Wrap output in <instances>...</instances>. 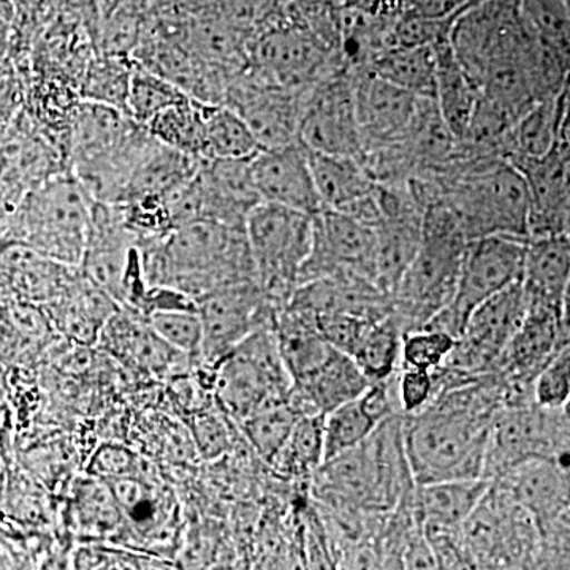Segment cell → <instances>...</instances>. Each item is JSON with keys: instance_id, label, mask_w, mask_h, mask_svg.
I'll return each instance as SVG.
<instances>
[{"instance_id": "obj_1", "label": "cell", "mask_w": 570, "mask_h": 570, "mask_svg": "<svg viewBox=\"0 0 570 570\" xmlns=\"http://www.w3.org/2000/svg\"><path fill=\"white\" fill-rule=\"evenodd\" d=\"M499 409L501 382L485 373L439 393L422 412L404 417V450L415 485L485 479L487 434Z\"/></svg>"}, {"instance_id": "obj_2", "label": "cell", "mask_w": 570, "mask_h": 570, "mask_svg": "<svg viewBox=\"0 0 570 570\" xmlns=\"http://www.w3.org/2000/svg\"><path fill=\"white\" fill-rule=\"evenodd\" d=\"M149 285L200 298L216 288L255 281L245 228L194 220L163 238L138 239Z\"/></svg>"}, {"instance_id": "obj_3", "label": "cell", "mask_w": 570, "mask_h": 570, "mask_svg": "<svg viewBox=\"0 0 570 570\" xmlns=\"http://www.w3.org/2000/svg\"><path fill=\"white\" fill-rule=\"evenodd\" d=\"M404 417L385 420L358 448L322 463L311 479L321 505L390 515L414 491L404 450Z\"/></svg>"}, {"instance_id": "obj_4", "label": "cell", "mask_w": 570, "mask_h": 570, "mask_svg": "<svg viewBox=\"0 0 570 570\" xmlns=\"http://www.w3.org/2000/svg\"><path fill=\"white\" fill-rule=\"evenodd\" d=\"M433 178L468 242L498 235L528 239L530 195L508 159H460Z\"/></svg>"}, {"instance_id": "obj_5", "label": "cell", "mask_w": 570, "mask_h": 570, "mask_svg": "<svg viewBox=\"0 0 570 570\" xmlns=\"http://www.w3.org/2000/svg\"><path fill=\"white\" fill-rule=\"evenodd\" d=\"M92 205L91 195L70 170L50 176L26 195L7 239L80 268Z\"/></svg>"}, {"instance_id": "obj_6", "label": "cell", "mask_w": 570, "mask_h": 570, "mask_svg": "<svg viewBox=\"0 0 570 570\" xmlns=\"http://www.w3.org/2000/svg\"><path fill=\"white\" fill-rule=\"evenodd\" d=\"M292 381L277 346L275 322L262 326L214 366L213 395L236 423L291 400Z\"/></svg>"}, {"instance_id": "obj_7", "label": "cell", "mask_w": 570, "mask_h": 570, "mask_svg": "<svg viewBox=\"0 0 570 570\" xmlns=\"http://www.w3.org/2000/svg\"><path fill=\"white\" fill-rule=\"evenodd\" d=\"M313 217L264 202L247 213L245 235L255 281L279 309L298 285L299 269L309 255Z\"/></svg>"}, {"instance_id": "obj_8", "label": "cell", "mask_w": 570, "mask_h": 570, "mask_svg": "<svg viewBox=\"0 0 570 570\" xmlns=\"http://www.w3.org/2000/svg\"><path fill=\"white\" fill-rule=\"evenodd\" d=\"M468 243L459 232L422 228L417 254L392 295V316L403 335L450 305Z\"/></svg>"}, {"instance_id": "obj_9", "label": "cell", "mask_w": 570, "mask_h": 570, "mask_svg": "<svg viewBox=\"0 0 570 570\" xmlns=\"http://www.w3.org/2000/svg\"><path fill=\"white\" fill-rule=\"evenodd\" d=\"M569 406L540 407L535 403L502 407L491 419L487 434V480H497L534 460L568 464Z\"/></svg>"}, {"instance_id": "obj_10", "label": "cell", "mask_w": 570, "mask_h": 570, "mask_svg": "<svg viewBox=\"0 0 570 570\" xmlns=\"http://www.w3.org/2000/svg\"><path fill=\"white\" fill-rule=\"evenodd\" d=\"M107 483L121 510L126 550L175 560L181 550L184 530L181 501L175 490L148 466Z\"/></svg>"}, {"instance_id": "obj_11", "label": "cell", "mask_w": 570, "mask_h": 570, "mask_svg": "<svg viewBox=\"0 0 570 570\" xmlns=\"http://www.w3.org/2000/svg\"><path fill=\"white\" fill-rule=\"evenodd\" d=\"M528 239L513 236H483L464 249L455 294L448 307L425 326L459 337L469 316L487 299L510 285L521 283Z\"/></svg>"}, {"instance_id": "obj_12", "label": "cell", "mask_w": 570, "mask_h": 570, "mask_svg": "<svg viewBox=\"0 0 570 570\" xmlns=\"http://www.w3.org/2000/svg\"><path fill=\"white\" fill-rule=\"evenodd\" d=\"M460 532L468 553L494 570H530L538 551L534 520L497 482L490 483Z\"/></svg>"}, {"instance_id": "obj_13", "label": "cell", "mask_w": 570, "mask_h": 570, "mask_svg": "<svg viewBox=\"0 0 570 570\" xmlns=\"http://www.w3.org/2000/svg\"><path fill=\"white\" fill-rule=\"evenodd\" d=\"M298 141L309 153L360 160L363 141L356 122L354 78L348 67H337L303 92Z\"/></svg>"}, {"instance_id": "obj_14", "label": "cell", "mask_w": 570, "mask_h": 570, "mask_svg": "<svg viewBox=\"0 0 570 570\" xmlns=\"http://www.w3.org/2000/svg\"><path fill=\"white\" fill-rule=\"evenodd\" d=\"M195 303L204 328L200 362L209 370L255 330L272 325L279 311L257 281L216 288Z\"/></svg>"}, {"instance_id": "obj_15", "label": "cell", "mask_w": 570, "mask_h": 570, "mask_svg": "<svg viewBox=\"0 0 570 570\" xmlns=\"http://www.w3.org/2000/svg\"><path fill=\"white\" fill-rule=\"evenodd\" d=\"M527 307L521 283L487 299L469 316L444 367L471 377L490 373L520 328Z\"/></svg>"}, {"instance_id": "obj_16", "label": "cell", "mask_w": 570, "mask_h": 570, "mask_svg": "<svg viewBox=\"0 0 570 570\" xmlns=\"http://www.w3.org/2000/svg\"><path fill=\"white\" fill-rule=\"evenodd\" d=\"M313 223V245L299 269L298 285L346 273L374 283V227L328 209L316 214Z\"/></svg>"}, {"instance_id": "obj_17", "label": "cell", "mask_w": 570, "mask_h": 570, "mask_svg": "<svg viewBox=\"0 0 570 570\" xmlns=\"http://www.w3.org/2000/svg\"><path fill=\"white\" fill-rule=\"evenodd\" d=\"M527 305V316L491 371L510 387L532 393L540 370L569 347V307Z\"/></svg>"}, {"instance_id": "obj_18", "label": "cell", "mask_w": 570, "mask_h": 570, "mask_svg": "<svg viewBox=\"0 0 570 570\" xmlns=\"http://www.w3.org/2000/svg\"><path fill=\"white\" fill-rule=\"evenodd\" d=\"M509 163L515 165L523 175L530 195L528 239L569 235V135L562 137L546 156Z\"/></svg>"}, {"instance_id": "obj_19", "label": "cell", "mask_w": 570, "mask_h": 570, "mask_svg": "<svg viewBox=\"0 0 570 570\" xmlns=\"http://www.w3.org/2000/svg\"><path fill=\"white\" fill-rule=\"evenodd\" d=\"M328 52L316 37L292 26L269 29L253 50L255 73L292 91H305L337 69L328 67Z\"/></svg>"}, {"instance_id": "obj_20", "label": "cell", "mask_w": 570, "mask_h": 570, "mask_svg": "<svg viewBox=\"0 0 570 570\" xmlns=\"http://www.w3.org/2000/svg\"><path fill=\"white\" fill-rule=\"evenodd\" d=\"M249 165L258 200L307 216L322 212L311 171L309 153L302 142L261 149Z\"/></svg>"}, {"instance_id": "obj_21", "label": "cell", "mask_w": 570, "mask_h": 570, "mask_svg": "<svg viewBox=\"0 0 570 570\" xmlns=\"http://www.w3.org/2000/svg\"><path fill=\"white\" fill-rule=\"evenodd\" d=\"M351 70L363 153L400 142L423 97L382 80L365 67Z\"/></svg>"}, {"instance_id": "obj_22", "label": "cell", "mask_w": 570, "mask_h": 570, "mask_svg": "<svg viewBox=\"0 0 570 570\" xmlns=\"http://www.w3.org/2000/svg\"><path fill=\"white\" fill-rule=\"evenodd\" d=\"M530 513L540 535L569 530V464L534 460L497 480Z\"/></svg>"}, {"instance_id": "obj_23", "label": "cell", "mask_w": 570, "mask_h": 570, "mask_svg": "<svg viewBox=\"0 0 570 570\" xmlns=\"http://www.w3.org/2000/svg\"><path fill=\"white\" fill-rule=\"evenodd\" d=\"M78 276L77 266L52 261L26 243H0V284L9 299L50 305L69 291Z\"/></svg>"}, {"instance_id": "obj_24", "label": "cell", "mask_w": 570, "mask_h": 570, "mask_svg": "<svg viewBox=\"0 0 570 570\" xmlns=\"http://www.w3.org/2000/svg\"><path fill=\"white\" fill-rule=\"evenodd\" d=\"M284 306L311 317L347 314L379 321L392 314V296L358 275H335L299 284Z\"/></svg>"}, {"instance_id": "obj_25", "label": "cell", "mask_w": 570, "mask_h": 570, "mask_svg": "<svg viewBox=\"0 0 570 570\" xmlns=\"http://www.w3.org/2000/svg\"><path fill=\"white\" fill-rule=\"evenodd\" d=\"M97 343L127 367L151 376L175 373L178 367L193 362L164 343L145 316L126 306H119L108 318Z\"/></svg>"}, {"instance_id": "obj_26", "label": "cell", "mask_w": 570, "mask_h": 570, "mask_svg": "<svg viewBox=\"0 0 570 570\" xmlns=\"http://www.w3.org/2000/svg\"><path fill=\"white\" fill-rule=\"evenodd\" d=\"M67 538L78 546H108L126 549V528L110 487L104 480L86 474L71 487L67 498Z\"/></svg>"}, {"instance_id": "obj_27", "label": "cell", "mask_w": 570, "mask_h": 570, "mask_svg": "<svg viewBox=\"0 0 570 570\" xmlns=\"http://www.w3.org/2000/svg\"><path fill=\"white\" fill-rule=\"evenodd\" d=\"M367 385L370 381L354 360L332 348L316 370L294 382L291 403L302 415H325L356 400Z\"/></svg>"}, {"instance_id": "obj_28", "label": "cell", "mask_w": 570, "mask_h": 570, "mask_svg": "<svg viewBox=\"0 0 570 570\" xmlns=\"http://www.w3.org/2000/svg\"><path fill=\"white\" fill-rule=\"evenodd\" d=\"M569 235L531 238L524 250L523 287L527 303L564 311L569 307Z\"/></svg>"}, {"instance_id": "obj_29", "label": "cell", "mask_w": 570, "mask_h": 570, "mask_svg": "<svg viewBox=\"0 0 570 570\" xmlns=\"http://www.w3.org/2000/svg\"><path fill=\"white\" fill-rule=\"evenodd\" d=\"M118 303L81 275L69 291L43 306L52 328L69 343L80 346L97 344L108 318L118 311Z\"/></svg>"}, {"instance_id": "obj_30", "label": "cell", "mask_w": 570, "mask_h": 570, "mask_svg": "<svg viewBox=\"0 0 570 570\" xmlns=\"http://www.w3.org/2000/svg\"><path fill=\"white\" fill-rule=\"evenodd\" d=\"M490 480H448L415 485L412 509L422 528L460 530L490 489Z\"/></svg>"}, {"instance_id": "obj_31", "label": "cell", "mask_w": 570, "mask_h": 570, "mask_svg": "<svg viewBox=\"0 0 570 570\" xmlns=\"http://www.w3.org/2000/svg\"><path fill=\"white\" fill-rule=\"evenodd\" d=\"M569 135V88L531 105L513 124L505 159H538Z\"/></svg>"}, {"instance_id": "obj_32", "label": "cell", "mask_w": 570, "mask_h": 570, "mask_svg": "<svg viewBox=\"0 0 570 570\" xmlns=\"http://www.w3.org/2000/svg\"><path fill=\"white\" fill-rule=\"evenodd\" d=\"M480 97V88L453 55L449 41L436 45L434 104L450 132L461 142L468 132Z\"/></svg>"}, {"instance_id": "obj_33", "label": "cell", "mask_w": 570, "mask_h": 570, "mask_svg": "<svg viewBox=\"0 0 570 570\" xmlns=\"http://www.w3.org/2000/svg\"><path fill=\"white\" fill-rule=\"evenodd\" d=\"M374 230H376L374 283L382 292L392 296L422 243V219L420 217L385 219L374 227Z\"/></svg>"}, {"instance_id": "obj_34", "label": "cell", "mask_w": 570, "mask_h": 570, "mask_svg": "<svg viewBox=\"0 0 570 570\" xmlns=\"http://www.w3.org/2000/svg\"><path fill=\"white\" fill-rule=\"evenodd\" d=\"M309 165L322 209L328 212H343L376 186L354 157L309 153Z\"/></svg>"}, {"instance_id": "obj_35", "label": "cell", "mask_w": 570, "mask_h": 570, "mask_svg": "<svg viewBox=\"0 0 570 570\" xmlns=\"http://www.w3.org/2000/svg\"><path fill=\"white\" fill-rule=\"evenodd\" d=\"M204 163L205 160L200 157L174 151L154 140L135 168L122 204L142 195L164 197L176 187L193 179Z\"/></svg>"}, {"instance_id": "obj_36", "label": "cell", "mask_w": 570, "mask_h": 570, "mask_svg": "<svg viewBox=\"0 0 570 570\" xmlns=\"http://www.w3.org/2000/svg\"><path fill=\"white\" fill-rule=\"evenodd\" d=\"M365 69L414 96L433 99L436 47H390L379 52Z\"/></svg>"}, {"instance_id": "obj_37", "label": "cell", "mask_w": 570, "mask_h": 570, "mask_svg": "<svg viewBox=\"0 0 570 570\" xmlns=\"http://www.w3.org/2000/svg\"><path fill=\"white\" fill-rule=\"evenodd\" d=\"M261 151L245 119L225 104H205V160H247Z\"/></svg>"}, {"instance_id": "obj_38", "label": "cell", "mask_w": 570, "mask_h": 570, "mask_svg": "<svg viewBox=\"0 0 570 570\" xmlns=\"http://www.w3.org/2000/svg\"><path fill=\"white\" fill-rule=\"evenodd\" d=\"M145 129L160 145L204 159L205 102L189 97L184 102L159 112Z\"/></svg>"}, {"instance_id": "obj_39", "label": "cell", "mask_w": 570, "mask_h": 570, "mask_svg": "<svg viewBox=\"0 0 570 570\" xmlns=\"http://www.w3.org/2000/svg\"><path fill=\"white\" fill-rule=\"evenodd\" d=\"M324 463V415H302L269 466L288 479H313Z\"/></svg>"}, {"instance_id": "obj_40", "label": "cell", "mask_w": 570, "mask_h": 570, "mask_svg": "<svg viewBox=\"0 0 570 570\" xmlns=\"http://www.w3.org/2000/svg\"><path fill=\"white\" fill-rule=\"evenodd\" d=\"M401 341L403 330L390 314L381 321L371 322L351 358L365 374L367 381H385L400 367Z\"/></svg>"}, {"instance_id": "obj_41", "label": "cell", "mask_w": 570, "mask_h": 570, "mask_svg": "<svg viewBox=\"0 0 570 570\" xmlns=\"http://www.w3.org/2000/svg\"><path fill=\"white\" fill-rule=\"evenodd\" d=\"M135 62L130 58L99 56L81 75L78 99L82 102L105 105L127 115V96Z\"/></svg>"}, {"instance_id": "obj_42", "label": "cell", "mask_w": 570, "mask_h": 570, "mask_svg": "<svg viewBox=\"0 0 570 570\" xmlns=\"http://www.w3.org/2000/svg\"><path fill=\"white\" fill-rule=\"evenodd\" d=\"M302 417L298 409L291 403L272 404L254 412L253 415L238 423L255 453L266 463L272 464L277 453L284 448L288 436Z\"/></svg>"}, {"instance_id": "obj_43", "label": "cell", "mask_w": 570, "mask_h": 570, "mask_svg": "<svg viewBox=\"0 0 570 570\" xmlns=\"http://www.w3.org/2000/svg\"><path fill=\"white\" fill-rule=\"evenodd\" d=\"M187 99L189 96L174 82L135 62L126 111L138 126H148L159 112Z\"/></svg>"}, {"instance_id": "obj_44", "label": "cell", "mask_w": 570, "mask_h": 570, "mask_svg": "<svg viewBox=\"0 0 570 570\" xmlns=\"http://www.w3.org/2000/svg\"><path fill=\"white\" fill-rule=\"evenodd\" d=\"M377 426L358 403V397L333 409L324 415V461L358 448Z\"/></svg>"}, {"instance_id": "obj_45", "label": "cell", "mask_w": 570, "mask_h": 570, "mask_svg": "<svg viewBox=\"0 0 570 570\" xmlns=\"http://www.w3.org/2000/svg\"><path fill=\"white\" fill-rule=\"evenodd\" d=\"M520 13L535 40L569 58V0H520Z\"/></svg>"}, {"instance_id": "obj_46", "label": "cell", "mask_w": 570, "mask_h": 570, "mask_svg": "<svg viewBox=\"0 0 570 570\" xmlns=\"http://www.w3.org/2000/svg\"><path fill=\"white\" fill-rule=\"evenodd\" d=\"M146 321L153 332L179 354L202 358L204 328L197 309L160 311L146 316Z\"/></svg>"}, {"instance_id": "obj_47", "label": "cell", "mask_w": 570, "mask_h": 570, "mask_svg": "<svg viewBox=\"0 0 570 570\" xmlns=\"http://www.w3.org/2000/svg\"><path fill=\"white\" fill-rule=\"evenodd\" d=\"M168 561L118 547L81 543L71 551L69 570H170Z\"/></svg>"}, {"instance_id": "obj_48", "label": "cell", "mask_w": 570, "mask_h": 570, "mask_svg": "<svg viewBox=\"0 0 570 570\" xmlns=\"http://www.w3.org/2000/svg\"><path fill=\"white\" fill-rule=\"evenodd\" d=\"M455 337L441 330L422 326L404 333L401 341L400 366L417 367L433 373L444 366L445 360L455 346Z\"/></svg>"}, {"instance_id": "obj_49", "label": "cell", "mask_w": 570, "mask_h": 570, "mask_svg": "<svg viewBox=\"0 0 570 570\" xmlns=\"http://www.w3.org/2000/svg\"><path fill=\"white\" fill-rule=\"evenodd\" d=\"M460 14L431 18L406 10L393 24V47H436L444 43L449 41L453 24Z\"/></svg>"}, {"instance_id": "obj_50", "label": "cell", "mask_w": 570, "mask_h": 570, "mask_svg": "<svg viewBox=\"0 0 570 570\" xmlns=\"http://www.w3.org/2000/svg\"><path fill=\"white\" fill-rule=\"evenodd\" d=\"M532 400L540 407H568L570 401V348H562L540 370L532 384Z\"/></svg>"}, {"instance_id": "obj_51", "label": "cell", "mask_w": 570, "mask_h": 570, "mask_svg": "<svg viewBox=\"0 0 570 570\" xmlns=\"http://www.w3.org/2000/svg\"><path fill=\"white\" fill-rule=\"evenodd\" d=\"M224 412L212 406L202 409L193 415L189 431L195 453L205 460H216L230 450L232 436Z\"/></svg>"}, {"instance_id": "obj_52", "label": "cell", "mask_w": 570, "mask_h": 570, "mask_svg": "<svg viewBox=\"0 0 570 570\" xmlns=\"http://www.w3.org/2000/svg\"><path fill=\"white\" fill-rule=\"evenodd\" d=\"M395 389L401 414L406 417L419 414L433 401V373L417 367L400 366L395 373Z\"/></svg>"}, {"instance_id": "obj_53", "label": "cell", "mask_w": 570, "mask_h": 570, "mask_svg": "<svg viewBox=\"0 0 570 570\" xmlns=\"http://www.w3.org/2000/svg\"><path fill=\"white\" fill-rule=\"evenodd\" d=\"M148 466L142 456L121 444H102L89 461L88 475L100 480L129 478Z\"/></svg>"}, {"instance_id": "obj_54", "label": "cell", "mask_w": 570, "mask_h": 570, "mask_svg": "<svg viewBox=\"0 0 570 570\" xmlns=\"http://www.w3.org/2000/svg\"><path fill=\"white\" fill-rule=\"evenodd\" d=\"M55 549L45 543L43 538L10 532L0 540V570H37Z\"/></svg>"}, {"instance_id": "obj_55", "label": "cell", "mask_w": 570, "mask_h": 570, "mask_svg": "<svg viewBox=\"0 0 570 570\" xmlns=\"http://www.w3.org/2000/svg\"><path fill=\"white\" fill-rule=\"evenodd\" d=\"M194 47L206 61L225 62L236 55L234 26L217 20L198 22L193 32Z\"/></svg>"}, {"instance_id": "obj_56", "label": "cell", "mask_w": 570, "mask_h": 570, "mask_svg": "<svg viewBox=\"0 0 570 570\" xmlns=\"http://www.w3.org/2000/svg\"><path fill=\"white\" fill-rule=\"evenodd\" d=\"M322 337L336 351L348 356L354 354L360 340L365 335L370 318L335 314V316H321L314 318ZM381 321V318H379Z\"/></svg>"}, {"instance_id": "obj_57", "label": "cell", "mask_w": 570, "mask_h": 570, "mask_svg": "<svg viewBox=\"0 0 570 570\" xmlns=\"http://www.w3.org/2000/svg\"><path fill=\"white\" fill-rule=\"evenodd\" d=\"M138 39V21L132 13H116L105 26L102 36L104 52L100 56L129 58Z\"/></svg>"}, {"instance_id": "obj_58", "label": "cell", "mask_w": 570, "mask_h": 570, "mask_svg": "<svg viewBox=\"0 0 570 570\" xmlns=\"http://www.w3.org/2000/svg\"><path fill=\"white\" fill-rule=\"evenodd\" d=\"M17 22V6L13 0H0V51L9 45Z\"/></svg>"}, {"instance_id": "obj_59", "label": "cell", "mask_w": 570, "mask_h": 570, "mask_svg": "<svg viewBox=\"0 0 570 570\" xmlns=\"http://www.w3.org/2000/svg\"><path fill=\"white\" fill-rule=\"evenodd\" d=\"M69 547H56V549L40 562L37 570H69Z\"/></svg>"}, {"instance_id": "obj_60", "label": "cell", "mask_w": 570, "mask_h": 570, "mask_svg": "<svg viewBox=\"0 0 570 570\" xmlns=\"http://www.w3.org/2000/svg\"><path fill=\"white\" fill-rule=\"evenodd\" d=\"M352 2H355V0H351V3H352Z\"/></svg>"}]
</instances>
